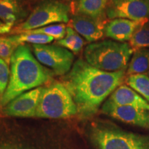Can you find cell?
<instances>
[{"label": "cell", "mask_w": 149, "mask_h": 149, "mask_svg": "<svg viewBox=\"0 0 149 149\" xmlns=\"http://www.w3.org/2000/svg\"><path fill=\"white\" fill-rule=\"evenodd\" d=\"M126 70L106 72L91 66L82 59H77L63 78L67 88L82 118L97 113L100 106L126 80Z\"/></svg>", "instance_id": "obj_1"}, {"label": "cell", "mask_w": 149, "mask_h": 149, "mask_svg": "<svg viewBox=\"0 0 149 149\" xmlns=\"http://www.w3.org/2000/svg\"><path fill=\"white\" fill-rule=\"evenodd\" d=\"M8 85L0 100V108L26 91L40 87L51 79L53 72L42 65L29 46L21 44L11 57Z\"/></svg>", "instance_id": "obj_2"}, {"label": "cell", "mask_w": 149, "mask_h": 149, "mask_svg": "<svg viewBox=\"0 0 149 149\" xmlns=\"http://www.w3.org/2000/svg\"><path fill=\"white\" fill-rule=\"evenodd\" d=\"M133 52L128 43L104 40L88 44L84 56L87 63L97 69L117 72L127 69Z\"/></svg>", "instance_id": "obj_3"}, {"label": "cell", "mask_w": 149, "mask_h": 149, "mask_svg": "<svg viewBox=\"0 0 149 149\" xmlns=\"http://www.w3.org/2000/svg\"><path fill=\"white\" fill-rule=\"evenodd\" d=\"M89 137L96 149H149V135L126 131L114 124H92Z\"/></svg>", "instance_id": "obj_4"}, {"label": "cell", "mask_w": 149, "mask_h": 149, "mask_svg": "<svg viewBox=\"0 0 149 149\" xmlns=\"http://www.w3.org/2000/svg\"><path fill=\"white\" fill-rule=\"evenodd\" d=\"M77 114L72 96L62 83L43 87L35 117L40 118H67Z\"/></svg>", "instance_id": "obj_5"}, {"label": "cell", "mask_w": 149, "mask_h": 149, "mask_svg": "<svg viewBox=\"0 0 149 149\" xmlns=\"http://www.w3.org/2000/svg\"><path fill=\"white\" fill-rule=\"evenodd\" d=\"M70 6L61 0H46L32 11L25 21L15 27L14 33H24L55 23L69 21Z\"/></svg>", "instance_id": "obj_6"}, {"label": "cell", "mask_w": 149, "mask_h": 149, "mask_svg": "<svg viewBox=\"0 0 149 149\" xmlns=\"http://www.w3.org/2000/svg\"><path fill=\"white\" fill-rule=\"evenodd\" d=\"M32 49L39 62L44 66L48 67L54 74L64 76L73 66V54L62 46L33 44Z\"/></svg>", "instance_id": "obj_7"}, {"label": "cell", "mask_w": 149, "mask_h": 149, "mask_svg": "<svg viewBox=\"0 0 149 149\" xmlns=\"http://www.w3.org/2000/svg\"><path fill=\"white\" fill-rule=\"evenodd\" d=\"M108 19H127L133 21L149 19V0H109Z\"/></svg>", "instance_id": "obj_8"}, {"label": "cell", "mask_w": 149, "mask_h": 149, "mask_svg": "<svg viewBox=\"0 0 149 149\" xmlns=\"http://www.w3.org/2000/svg\"><path fill=\"white\" fill-rule=\"evenodd\" d=\"M43 87H38L22 93L1 109L6 116L18 117H35Z\"/></svg>", "instance_id": "obj_9"}, {"label": "cell", "mask_w": 149, "mask_h": 149, "mask_svg": "<svg viewBox=\"0 0 149 149\" xmlns=\"http://www.w3.org/2000/svg\"><path fill=\"white\" fill-rule=\"evenodd\" d=\"M105 115L138 127L149 129V111L130 106H118L105 102L102 107Z\"/></svg>", "instance_id": "obj_10"}, {"label": "cell", "mask_w": 149, "mask_h": 149, "mask_svg": "<svg viewBox=\"0 0 149 149\" xmlns=\"http://www.w3.org/2000/svg\"><path fill=\"white\" fill-rule=\"evenodd\" d=\"M145 21L146 20L133 21L127 19H113L106 24L104 35L117 42H129L137 28Z\"/></svg>", "instance_id": "obj_11"}, {"label": "cell", "mask_w": 149, "mask_h": 149, "mask_svg": "<svg viewBox=\"0 0 149 149\" xmlns=\"http://www.w3.org/2000/svg\"><path fill=\"white\" fill-rule=\"evenodd\" d=\"M107 23L81 15H74L71 19L72 29L90 42H97L103 37Z\"/></svg>", "instance_id": "obj_12"}, {"label": "cell", "mask_w": 149, "mask_h": 149, "mask_svg": "<svg viewBox=\"0 0 149 149\" xmlns=\"http://www.w3.org/2000/svg\"><path fill=\"white\" fill-rule=\"evenodd\" d=\"M108 101L118 106H130L149 111V103L128 85L122 84L110 95Z\"/></svg>", "instance_id": "obj_13"}, {"label": "cell", "mask_w": 149, "mask_h": 149, "mask_svg": "<svg viewBox=\"0 0 149 149\" xmlns=\"http://www.w3.org/2000/svg\"><path fill=\"white\" fill-rule=\"evenodd\" d=\"M27 14L24 0H0V19L13 26Z\"/></svg>", "instance_id": "obj_14"}, {"label": "cell", "mask_w": 149, "mask_h": 149, "mask_svg": "<svg viewBox=\"0 0 149 149\" xmlns=\"http://www.w3.org/2000/svg\"><path fill=\"white\" fill-rule=\"evenodd\" d=\"M109 0H77L75 15L86 16L93 19L107 22V8Z\"/></svg>", "instance_id": "obj_15"}, {"label": "cell", "mask_w": 149, "mask_h": 149, "mask_svg": "<svg viewBox=\"0 0 149 149\" xmlns=\"http://www.w3.org/2000/svg\"><path fill=\"white\" fill-rule=\"evenodd\" d=\"M149 71V48L134 51L126 69V75L145 73Z\"/></svg>", "instance_id": "obj_16"}, {"label": "cell", "mask_w": 149, "mask_h": 149, "mask_svg": "<svg viewBox=\"0 0 149 149\" xmlns=\"http://www.w3.org/2000/svg\"><path fill=\"white\" fill-rule=\"evenodd\" d=\"M126 83L149 103V76L146 73L128 75Z\"/></svg>", "instance_id": "obj_17"}, {"label": "cell", "mask_w": 149, "mask_h": 149, "mask_svg": "<svg viewBox=\"0 0 149 149\" xmlns=\"http://www.w3.org/2000/svg\"><path fill=\"white\" fill-rule=\"evenodd\" d=\"M56 44L66 48L72 53H78L83 48L84 41L72 27H67L65 37L60 40H57Z\"/></svg>", "instance_id": "obj_18"}, {"label": "cell", "mask_w": 149, "mask_h": 149, "mask_svg": "<svg viewBox=\"0 0 149 149\" xmlns=\"http://www.w3.org/2000/svg\"><path fill=\"white\" fill-rule=\"evenodd\" d=\"M128 44L133 51L139 48H149V19L137 28Z\"/></svg>", "instance_id": "obj_19"}, {"label": "cell", "mask_w": 149, "mask_h": 149, "mask_svg": "<svg viewBox=\"0 0 149 149\" xmlns=\"http://www.w3.org/2000/svg\"><path fill=\"white\" fill-rule=\"evenodd\" d=\"M15 42L19 46L24 43H31L36 45H43L51 43L54 39L48 35L41 33H20L11 36Z\"/></svg>", "instance_id": "obj_20"}, {"label": "cell", "mask_w": 149, "mask_h": 149, "mask_svg": "<svg viewBox=\"0 0 149 149\" xmlns=\"http://www.w3.org/2000/svg\"><path fill=\"white\" fill-rule=\"evenodd\" d=\"M66 26L64 24H51L46 26L26 32V33H41L53 37L57 40H60L65 37L66 33Z\"/></svg>", "instance_id": "obj_21"}, {"label": "cell", "mask_w": 149, "mask_h": 149, "mask_svg": "<svg viewBox=\"0 0 149 149\" xmlns=\"http://www.w3.org/2000/svg\"><path fill=\"white\" fill-rule=\"evenodd\" d=\"M18 46L11 36L0 37V59L10 65L11 57Z\"/></svg>", "instance_id": "obj_22"}, {"label": "cell", "mask_w": 149, "mask_h": 149, "mask_svg": "<svg viewBox=\"0 0 149 149\" xmlns=\"http://www.w3.org/2000/svg\"><path fill=\"white\" fill-rule=\"evenodd\" d=\"M10 69L8 64L0 59V100L4 94L10 79Z\"/></svg>", "instance_id": "obj_23"}, {"label": "cell", "mask_w": 149, "mask_h": 149, "mask_svg": "<svg viewBox=\"0 0 149 149\" xmlns=\"http://www.w3.org/2000/svg\"><path fill=\"white\" fill-rule=\"evenodd\" d=\"M11 29H12V26L4 23L0 19V35H3L9 33L11 31Z\"/></svg>", "instance_id": "obj_24"}, {"label": "cell", "mask_w": 149, "mask_h": 149, "mask_svg": "<svg viewBox=\"0 0 149 149\" xmlns=\"http://www.w3.org/2000/svg\"><path fill=\"white\" fill-rule=\"evenodd\" d=\"M0 149H18L8 144H0Z\"/></svg>", "instance_id": "obj_25"}, {"label": "cell", "mask_w": 149, "mask_h": 149, "mask_svg": "<svg viewBox=\"0 0 149 149\" xmlns=\"http://www.w3.org/2000/svg\"><path fill=\"white\" fill-rule=\"evenodd\" d=\"M148 76H149V71H148Z\"/></svg>", "instance_id": "obj_26"}]
</instances>
